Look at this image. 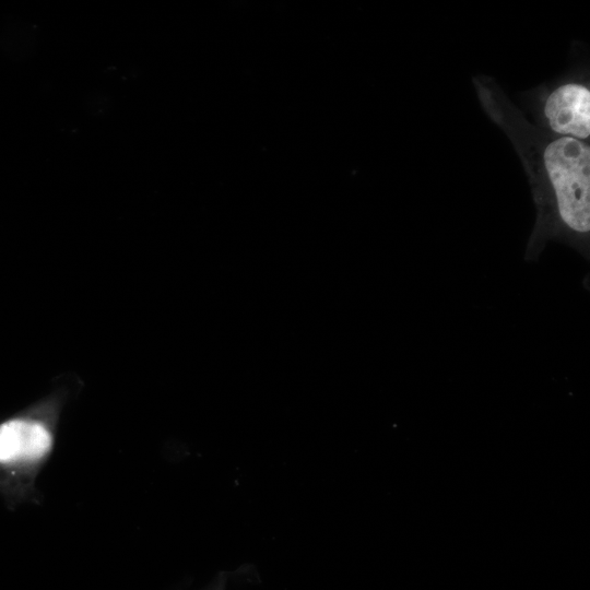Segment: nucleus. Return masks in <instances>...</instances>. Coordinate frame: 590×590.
<instances>
[{"instance_id":"1","label":"nucleus","mask_w":590,"mask_h":590,"mask_svg":"<svg viewBox=\"0 0 590 590\" xmlns=\"http://www.w3.org/2000/svg\"><path fill=\"white\" fill-rule=\"evenodd\" d=\"M535 145L539 173L532 189L539 210L526 258L534 260L548 239L557 238L589 258L590 145L570 137L551 135Z\"/></svg>"},{"instance_id":"2","label":"nucleus","mask_w":590,"mask_h":590,"mask_svg":"<svg viewBox=\"0 0 590 590\" xmlns=\"http://www.w3.org/2000/svg\"><path fill=\"white\" fill-rule=\"evenodd\" d=\"M543 120L555 135L578 140L590 138V90L579 82H567L546 95Z\"/></svg>"},{"instance_id":"3","label":"nucleus","mask_w":590,"mask_h":590,"mask_svg":"<svg viewBox=\"0 0 590 590\" xmlns=\"http://www.w3.org/2000/svg\"><path fill=\"white\" fill-rule=\"evenodd\" d=\"M50 432L39 422L13 418L0 424V463L36 461L51 449Z\"/></svg>"},{"instance_id":"4","label":"nucleus","mask_w":590,"mask_h":590,"mask_svg":"<svg viewBox=\"0 0 590 590\" xmlns=\"http://www.w3.org/2000/svg\"><path fill=\"white\" fill-rule=\"evenodd\" d=\"M225 580L226 578L222 576L217 582V586L214 588V590H224L225 587Z\"/></svg>"}]
</instances>
